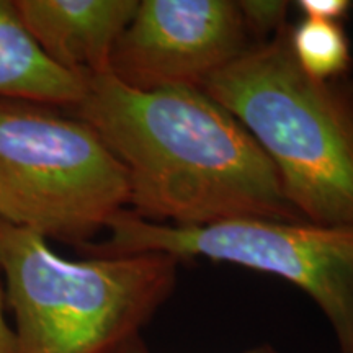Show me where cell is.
I'll use <instances>...</instances> for the list:
<instances>
[{
    "instance_id": "7a4b0ae2",
    "label": "cell",
    "mask_w": 353,
    "mask_h": 353,
    "mask_svg": "<svg viewBox=\"0 0 353 353\" xmlns=\"http://www.w3.org/2000/svg\"><path fill=\"white\" fill-rule=\"evenodd\" d=\"M288 34L254 43L203 92L252 134L304 221L353 228V87L307 76Z\"/></svg>"
},
{
    "instance_id": "5b68a950",
    "label": "cell",
    "mask_w": 353,
    "mask_h": 353,
    "mask_svg": "<svg viewBox=\"0 0 353 353\" xmlns=\"http://www.w3.org/2000/svg\"><path fill=\"white\" fill-rule=\"evenodd\" d=\"M107 231L103 242L79 250L85 255L162 252L179 260L208 259L283 278L324 312L339 352L353 353V228L270 219L174 228L125 210Z\"/></svg>"
},
{
    "instance_id": "3957f363",
    "label": "cell",
    "mask_w": 353,
    "mask_h": 353,
    "mask_svg": "<svg viewBox=\"0 0 353 353\" xmlns=\"http://www.w3.org/2000/svg\"><path fill=\"white\" fill-rule=\"evenodd\" d=\"M180 260L162 252L72 260L0 219V278L13 353H113L170 298Z\"/></svg>"
},
{
    "instance_id": "6da1fadb",
    "label": "cell",
    "mask_w": 353,
    "mask_h": 353,
    "mask_svg": "<svg viewBox=\"0 0 353 353\" xmlns=\"http://www.w3.org/2000/svg\"><path fill=\"white\" fill-rule=\"evenodd\" d=\"M95 130L130 185V210L151 223L203 228L234 219L304 221L242 123L200 88L141 92L88 77L64 110Z\"/></svg>"
},
{
    "instance_id": "30bf717a",
    "label": "cell",
    "mask_w": 353,
    "mask_h": 353,
    "mask_svg": "<svg viewBox=\"0 0 353 353\" xmlns=\"http://www.w3.org/2000/svg\"><path fill=\"white\" fill-rule=\"evenodd\" d=\"M291 3L286 0H239L237 7L254 43H263L288 26ZM252 43V44H254Z\"/></svg>"
},
{
    "instance_id": "ba28073f",
    "label": "cell",
    "mask_w": 353,
    "mask_h": 353,
    "mask_svg": "<svg viewBox=\"0 0 353 353\" xmlns=\"http://www.w3.org/2000/svg\"><path fill=\"white\" fill-rule=\"evenodd\" d=\"M88 77L51 63L26 32L13 0H0V97L70 110L87 92Z\"/></svg>"
},
{
    "instance_id": "7c38bea8",
    "label": "cell",
    "mask_w": 353,
    "mask_h": 353,
    "mask_svg": "<svg viewBox=\"0 0 353 353\" xmlns=\"http://www.w3.org/2000/svg\"><path fill=\"white\" fill-rule=\"evenodd\" d=\"M0 353H13V332L6 319V303H3L2 286H0Z\"/></svg>"
},
{
    "instance_id": "52a82bcc",
    "label": "cell",
    "mask_w": 353,
    "mask_h": 353,
    "mask_svg": "<svg viewBox=\"0 0 353 353\" xmlns=\"http://www.w3.org/2000/svg\"><path fill=\"white\" fill-rule=\"evenodd\" d=\"M37 46L57 68L79 76L107 72L113 48L139 0H13Z\"/></svg>"
},
{
    "instance_id": "8fae6325",
    "label": "cell",
    "mask_w": 353,
    "mask_h": 353,
    "mask_svg": "<svg viewBox=\"0 0 353 353\" xmlns=\"http://www.w3.org/2000/svg\"><path fill=\"white\" fill-rule=\"evenodd\" d=\"M296 6L303 19L341 23L352 10L353 3L348 0H299Z\"/></svg>"
},
{
    "instance_id": "8992f818",
    "label": "cell",
    "mask_w": 353,
    "mask_h": 353,
    "mask_svg": "<svg viewBox=\"0 0 353 353\" xmlns=\"http://www.w3.org/2000/svg\"><path fill=\"white\" fill-rule=\"evenodd\" d=\"M252 46L232 0H139L108 72L141 92L200 88Z\"/></svg>"
},
{
    "instance_id": "4fadbf2b",
    "label": "cell",
    "mask_w": 353,
    "mask_h": 353,
    "mask_svg": "<svg viewBox=\"0 0 353 353\" xmlns=\"http://www.w3.org/2000/svg\"><path fill=\"white\" fill-rule=\"evenodd\" d=\"M113 353H151V352H149V348L145 347L143 339L136 337V339H132V341L126 342L125 345L120 347L117 352H113ZM244 353H275V350L268 345H262L257 348H250V350H247Z\"/></svg>"
},
{
    "instance_id": "9c48e42d",
    "label": "cell",
    "mask_w": 353,
    "mask_h": 353,
    "mask_svg": "<svg viewBox=\"0 0 353 353\" xmlns=\"http://www.w3.org/2000/svg\"><path fill=\"white\" fill-rule=\"evenodd\" d=\"M288 39L299 68L317 81H337L350 69V41L341 23L301 19L290 26Z\"/></svg>"
},
{
    "instance_id": "277c9868",
    "label": "cell",
    "mask_w": 353,
    "mask_h": 353,
    "mask_svg": "<svg viewBox=\"0 0 353 353\" xmlns=\"http://www.w3.org/2000/svg\"><path fill=\"white\" fill-rule=\"evenodd\" d=\"M128 208L126 172L94 128L0 97V219L81 249Z\"/></svg>"
}]
</instances>
